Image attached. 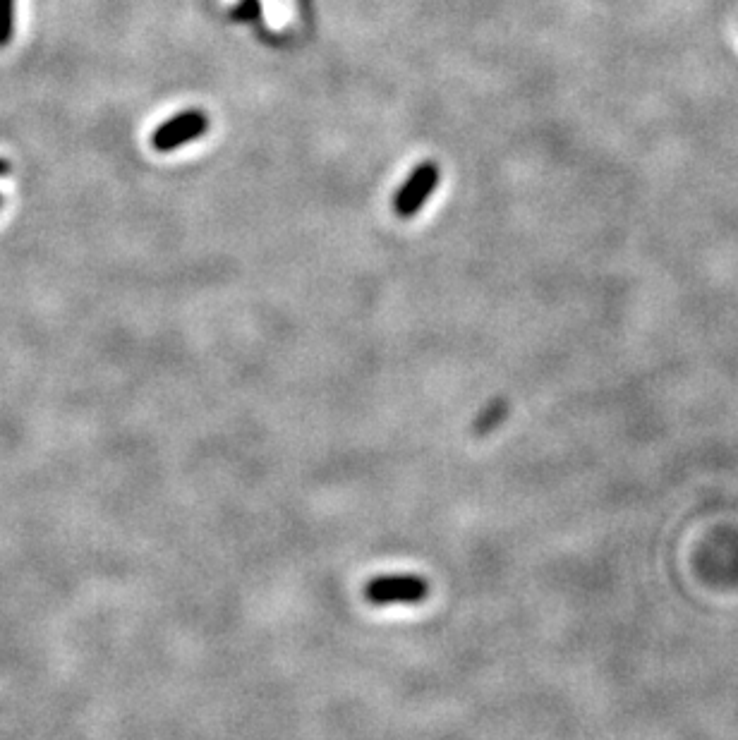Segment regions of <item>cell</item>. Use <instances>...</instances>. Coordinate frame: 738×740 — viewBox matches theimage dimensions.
<instances>
[{
  "instance_id": "1",
  "label": "cell",
  "mask_w": 738,
  "mask_h": 740,
  "mask_svg": "<svg viewBox=\"0 0 738 740\" xmlns=\"http://www.w3.org/2000/svg\"><path fill=\"white\" fill-rule=\"evenodd\" d=\"M365 599L372 606H413L429 597V582L422 575H379L365 585Z\"/></svg>"
},
{
  "instance_id": "2",
  "label": "cell",
  "mask_w": 738,
  "mask_h": 740,
  "mask_svg": "<svg viewBox=\"0 0 738 740\" xmlns=\"http://www.w3.org/2000/svg\"><path fill=\"white\" fill-rule=\"evenodd\" d=\"M207 130H209L207 115L199 111H187L183 115H175L168 123H163L159 130L154 132V137H151V144H154L156 151H173L183 147L187 142H192V139L202 137Z\"/></svg>"
},
{
  "instance_id": "3",
  "label": "cell",
  "mask_w": 738,
  "mask_h": 740,
  "mask_svg": "<svg viewBox=\"0 0 738 740\" xmlns=\"http://www.w3.org/2000/svg\"><path fill=\"white\" fill-rule=\"evenodd\" d=\"M439 183V168L437 163L427 161L420 163L415 168V173L405 180L401 192L396 194V214L401 218L415 216L422 209V204L427 202L429 194L434 192V187Z\"/></svg>"
},
{
  "instance_id": "4",
  "label": "cell",
  "mask_w": 738,
  "mask_h": 740,
  "mask_svg": "<svg viewBox=\"0 0 738 740\" xmlns=\"http://www.w3.org/2000/svg\"><path fill=\"white\" fill-rule=\"evenodd\" d=\"M508 412H511V403H508V398L499 396V398L489 400L485 408L477 412V417L473 420V427H470V432H473L477 439H482V436H489L492 432H496L501 424L506 422Z\"/></svg>"
},
{
  "instance_id": "5",
  "label": "cell",
  "mask_w": 738,
  "mask_h": 740,
  "mask_svg": "<svg viewBox=\"0 0 738 740\" xmlns=\"http://www.w3.org/2000/svg\"><path fill=\"white\" fill-rule=\"evenodd\" d=\"M15 29V0H0V46L10 44Z\"/></svg>"
},
{
  "instance_id": "6",
  "label": "cell",
  "mask_w": 738,
  "mask_h": 740,
  "mask_svg": "<svg viewBox=\"0 0 738 740\" xmlns=\"http://www.w3.org/2000/svg\"><path fill=\"white\" fill-rule=\"evenodd\" d=\"M10 171V166H8V163H5V161H0V175H5V173H8Z\"/></svg>"
}]
</instances>
